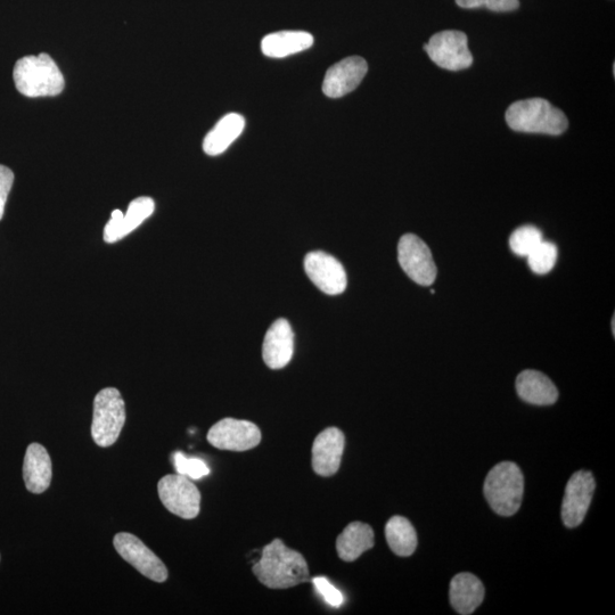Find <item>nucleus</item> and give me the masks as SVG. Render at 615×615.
I'll return each instance as SVG.
<instances>
[{
    "mask_svg": "<svg viewBox=\"0 0 615 615\" xmlns=\"http://www.w3.org/2000/svg\"><path fill=\"white\" fill-rule=\"evenodd\" d=\"M346 438L338 428H328L316 437L313 445V469L321 477L339 471Z\"/></svg>",
    "mask_w": 615,
    "mask_h": 615,
    "instance_id": "14",
    "label": "nucleus"
},
{
    "mask_svg": "<svg viewBox=\"0 0 615 615\" xmlns=\"http://www.w3.org/2000/svg\"><path fill=\"white\" fill-rule=\"evenodd\" d=\"M314 45V37L306 31H278L261 41L262 53L272 59L301 53Z\"/></svg>",
    "mask_w": 615,
    "mask_h": 615,
    "instance_id": "20",
    "label": "nucleus"
},
{
    "mask_svg": "<svg viewBox=\"0 0 615 615\" xmlns=\"http://www.w3.org/2000/svg\"><path fill=\"white\" fill-rule=\"evenodd\" d=\"M245 128V119L239 113H229L221 119L215 128L205 136L203 150L210 157H217L227 151Z\"/></svg>",
    "mask_w": 615,
    "mask_h": 615,
    "instance_id": "22",
    "label": "nucleus"
},
{
    "mask_svg": "<svg viewBox=\"0 0 615 615\" xmlns=\"http://www.w3.org/2000/svg\"><path fill=\"white\" fill-rule=\"evenodd\" d=\"M13 78L16 88L27 97L56 96L65 85L61 70L48 54L22 57L15 64Z\"/></svg>",
    "mask_w": 615,
    "mask_h": 615,
    "instance_id": "3",
    "label": "nucleus"
},
{
    "mask_svg": "<svg viewBox=\"0 0 615 615\" xmlns=\"http://www.w3.org/2000/svg\"><path fill=\"white\" fill-rule=\"evenodd\" d=\"M374 547V531L363 522H352L336 539V551L344 562H354Z\"/></svg>",
    "mask_w": 615,
    "mask_h": 615,
    "instance_id": "21",
    "label": "nucleus"
},
{
    "mask_svg": "<svg viewBox=\"0 0 615 615\" xmlns=\"http://www.w3.org/2000/svg\"><path fill=\"white\" fill-rule=\"evenodd\" d=\"M305 270L310 281L328 295H338L347 289V273L341 262L323 251H314L305 258Z\"/></svg>",
    "mask_w": 615,
    "mask_h": 615,
    "instance_id": "12",
    "label": "nucleus"
},
{
    "mask_svg": "<svg viewBox=\"0 0 615 615\" xmlns=\"http://www.w3.org/2000/svg\"><path fill=\"white\" fill-rule=\"evenodd\" d=\"M155 203L151 198H137L130 202L126 215L121 210H114L104 229V241L116 243L135 231L147 218L153 215Z\"/></svg>",
    "mask_w": 615,
    "mask_h": 615,
    "instance_id": "15",
    "label": "nucleus"
},
{
    "mask_svg": "<svg viewBox=\"0 0 615 615\" xmlns=\"http://www.w3.org/2000/svg\"><path fill=\"white\" fill-rule=\"evenodd\" d=\"M23 479L32 494H43L52 482V461L45 447L31 444L24 457Z\"/></svg>",
    "mask_w": 615,
    "mask_h": 615,
    "instance_id": "17",
    "label": "nucleus"
},
{
    "mask_svg": "<svg viewBox=\"0 0 615 615\" xmlns=\"http://www.w3.org/2000/svg\"><path fill=\"white\" fill-rule=\"evenodd\" d=\"M596 488L593 474L579 471L572 475L565 488L562 520L568 528H577L586 518Z\"/></svg>",
    "mask_w": 615,
    "mask_h": 615,
    "instance_id": "11",
    "label": "nucleus"
},
{
    "mask_svg": "<svg viewBox=\"0 0 615 615\" xmlns=\"http://www.w3.org/2000/svg\"><path fill=\"white\" fill-rule=\"evenodd\" d=\"M294 352V333L286 319H278L266 333L262 357L269 368L281 369L291 362Z\"/></svg>",
    "mask_w": 615,
    "mask_h": 615,
    "instance_id": "16",
    "label": "nucleus"
},
{
    "mask_svg": "<svg viewBox=\"0 0 615 615\" xmlns=\"http://www.w3.org/2000/svg\"><path fill=\"white\" fill-rule=\"evenodd\" d=\"M368 64L360 56H350L328 69L323 81V93L330 98L348 95L362 84Z\"/></svg>",
    "mask_w": 615,
    "mask_h": 615,
    "instance_id": "13",
    "label": "nucleus"
},
{
    "mask_svg": "<svg viewBox=\"0 0 615 615\" xmlns=\"http://www.w3.org/2000/svg\"><path fill=\"white\" fill-rule=\"evenodd\" d=\"M159 497L169 512L185 520L200 513L201 494L194 483L182 474H169L159 481Z\"/></svg>",
    "mask_w": 615,
    "mask_h": 615,
    "instance_id": "6",
    "label": "nucleus"
},
{
    "mask_svg": "<svg viewBox=\"0 0 615 615\" xmlns=\"http://www.w3.org/2000/svg\"><path fill=\"white\" fill-rule=\"evenodd\" d=\"M424 49L430 59L442 69L459 71L470 68L473 63L467 37L462 31L438 32L424 45Z\"/></svg>",
    "mask_w": 615,
    "mask_h": 615,
    "instance_id": "7",
    "label": "nucleus"
},
{
    "mask_svg": "<svg viewBox=\"0 0 615 615\" xmlns=\"http://www.w3.org/2000/svg\"><path fill=\"white\" fill-rule=\"evenodd\" d=\"M114 547L123 560L155 582L168 579L166 565L147 547L141 539L131 533L120 532L113 540Z\"/></svg>",
    "mask_w": 615,
    "mask_h": 615,
    "instance_id": "9",
    "label": "nucleus"
},
{
    "mask_svg": "<svg viewBox=\"0 0 615 615\" xmlns=\"http://www.w3.org/2000/svg\"><path fill=\"white\" fill-rule=\"evenodd\" d=\"M459 7L462 8H481L486 7L490 11L495 12H511L518 10L519 0H456Z\"/></svg>",
    "mask_w": 615,
    "mask_h": 615,
    "instance_id": "27",
    "label": "nucleus"
},
{
    "mask_svg": "<svg viewBox=\"0 0 615 615\" xmlns=\"http://www.w3.org/2000/svg\"><path fill=\"white\" fill-rule=\"evenodd\" d=\"M126 423L125 401L116 388H106L94 400L92 437L97 446L106 448L116 444Z\"/></svg>",
    "mask_w": 615,
    "mask_h": 615,
    "instance_id": "5",
    "label": "nucleus"
},
{
    "mask_svg": "<svg viewBox=\"0 0 615 615\" xmlns=\"http://www.w3.org/2000/svg\"><path fill=\"white\" fill-rule=\"evenodd\" d=\"M313 584L317 589V592L321 594L326 603L333 606V608H340L343 604L344 598L340 590L334 587L328 579L325 577H316L313 579Z\"/></svg>",
    "mask_w": 615,
    "mask_h": 615,
    "instance_id": "28",
    "label": "nucleus"
},
{
    "mask_svg": "<svg viewBox=\"0 0 615 615\" xmlns=\"http://www.w3.org/2000/svg\"><path fill=\"white\" fill-rule=\"evenodd\" d=\"M13 183V171L5 166H0V220L4 217L6 202L12 190Z\"/></svg>",
    "mask_w": 615,
    "mask_h": 615,
    "instance_id": "29",
    "label": "nucleus"
},
{
    "mask_svg": "<svg viewBox=\"0 0 615 615\" xmlns=\"http://www.w3.org/2000/svg\"><path fill=\"white\" fill-rule=\"evenodd\" d=\"M385 537L391 551L398 556L413 555L417 547V535L413 527L403 516H393L385 526Z\"/></svg>",
    "mask_w": 615,
    "mask_h": 615,
    "instance_id": "23",
    "label": "nucleus"
},
{
    "mask_svg": "<svg viewBox=\"0 0 615 615\" xmlns=\"http://www.w3.org/2000/svg\"><path fill=\"white\" fill-rule=\"evenodd\" d=\"M505 118L508 127L520 133L559 136L569 126L564 112L544 98L513 103L506 111Z\"/></svg>",
    "mask_w": 615,
    "mask_h": 615,
    "instance_id": "2",
    "label": "nucleus"
},
{
    "mask_svg": "<svg viewBox=\"0 0 615 615\" xmlns=\"http://www.w3.org/2000/svg\"><path fill=\"white\" fill-rule=\"evenodd\" d=\"M450 602L456 612L472 614L485 598V587L479 578L471 573H459L451 580Z\"/></svg>",
    "mask_w": 615,
    "mask_h": 615,
    "instance_id": "18",
    "label": "nucleus"
},
{
    "mask_svg": "<svg viewBox=\"0 0 615 615\" xmlns=\"http://www.w3.org/2000/svg\"><path fill=\"white\" fill-rule=\"evenodd\" d=\"M398 260L410 280L422 286L436 281L437 266L431 250L420 237L406 234L398 244Z\"/></svg>",
    "mask_w": 615,
    "mask_h": 615,
    "instance_id": "8",
    "label": "nucleus"
},
{
    "mask_svg": "<svg viewBox=\"0 0 615 615\" xmlns=\"http://www.w3.org/2000/svg\"><path fill=\"white\" fill-rule=\"evenodd\" d=\"M528 258V264L533 273L545 275L555 267L557 248L552 242H541Z\"/></svg>",
    "mask_w": 615,
    "mask_h": 615,
    "instance_id": "25",
    "label": "nucleus"
},
{
    "mask_svg": "<svg viewBox=\"0 0 615 615\" xmlns=\"http://www.w3.org/2000/svg\"><path fill=\"white\" fill-rule=\"evenodd\" d=\"M174 463L178 474L184 475V477L192 480H200L203 477H207L210 473V469L204 461L200 458H187L183 453L174 454Z\"/></svg>",
    "mask_w": 615,
    "mask_h": 615,
    "instance_id": "26",
    "label": "nucleus"
},
{
    "mask_svg": "<svg viewBox=\"0 0 615 615\" xmlns=\"http://www.w3.org/2000/svg\"><path fill=\"white\" fill-rule=\"evenodd\" d=\"M516 391L526 403L548 406L556 403L559 391L545 374L538 371L522 372L516 379Z\"/></svg>",
    "mask_w": 615,
    "mask_h": 615,
    "instance_id": "19",
    "label": "nucleus"
},
{
    "mask_svg": "<svg viewBox=\"0 0 615 615\" xmlns=\"http://www.w3.org/2000/svg\"><path fill=\"white\" fill-rule=\"evenodd\" d=\"M492 511L512 516L520 510L524 478L520 467L511 462L497 464L487 475L483 488Z\"/></svg>",
    "mask_w": 615,
    "mask_h": 615,
    "instance_id": "4",
    "label": "nucleus"
},
{
    "mask_svg": "<svg viewBox=\"0 0 615 615\" xmlns=\"http://www.w3.org/2000/svg\"><path fill=\"white\" fill-rule=\"evenodd\" d=\"M544 241L543 233L535 226H523L511 235L510 246L518 256L528 257L529 254Z\"/></svg>",
    "mask_w": 615,
    "mask_h": 615,
    "instance_id": "24",
    "label": "nucleus"
},
{
    "mask_svg": "<svg viewBox=\"0 0 615 615\" xmlns=\"http://www.w3.org/2000/svg\"><path fill=\"white\" fill-rule=\"evenodd\" d=\"M208 441L221 450L246 451L260 444L261 432L254 423L224 418L212 426Z\"/></svg>",
    "mask_w": 615,
    "mask_h": 615,
    "instance_id": "10",
    "label": "nucleus"
},
{
    "mask_svg": "<svg viewBox=\"0 0 615 615\" xmlns=\"http://www.w3.org/2000/svg\"><path fill=\"white\" fill-rule=\"evenodd\" d=\"M252 570L262 585L272 589L292 588L309 579L305 557L286 547L281 539L264 548Z\"/></svg>",
    "mask_w": 615,
    "mask_h": 615,
    "instance_id": "1",
    "label": "nucleus"
}]
</instances>
